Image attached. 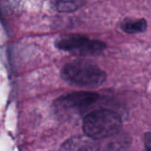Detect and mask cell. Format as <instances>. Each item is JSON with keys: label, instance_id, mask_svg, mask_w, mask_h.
Wrapping results in <instances>:
<instances>
[{"label": "cell", "instance_id": "cell-4", "mask_svg": "<svg viewBox=\"0 0 151 151\" xmlns=\"http://www.w3.org/2000/svg\"><path fill=\"white\" fill-rule=\"evenodd\" d=\"M99 98L98 94L94 92L80 91L68 94L60 97L57 102L58 109L82 111L95 104Z\"/></svg>", "mask_w": 151, "mask_h": 151}, {"label": "cell", "instance_id": "cell-3", "mask_svg": "<svg viewBox=\"0 0 151 151\" xmlns=\"http://www.w3.org/2000/svg\"><path fill=\"white\" fill-rule=\"evenodd\" d=\"M55 44L58 49L78 57L96 56L106 48L104 42L78 34L62 35L56 40Z\"/></svg>", "mask_w": 151, "mask_h": 151}, {"label": "cell", "instance_id": "cell-2", "mask_svg": "<svg viewBox=\"0 0 151 151\" xmlns=\"http://www.w3.org/2000/svg\"><path fill=\"white\" fill-rule=\"evenodd\" d=\"M122 124V119L118 113L110 110H98L84 118L82 128L87 136L94 140H101L119 134Z\"/></svg>", "mask_w": 151, "mask_h": 151}, {"label": "cell", "instance_id": "cell-7", "mask_svg": "<svg viewBox=\"0 0 151 151\" xmlns=\"http://www.w3.org/2000/svg\"><path fill=\"white\" fill-rule=\"evenodd\" d=\"M50 3L59 12H73L83 5L84 0H50Z\"/></svg>", "mask_w": 151, "mask_h": 151}, {"label": "cell", "instance_id": "cell-1", "mask_svg": "<svg viewBox=\"0 0 151 151\" xmlns=\"http://www.w3.org/2000/svg\"><path fill=\"white\" fill-rule=\"evenodd\" d=\"M62 78L68 83L83 88H98L107 79V74L96 64L87 60H75L66 64L61 71Z\"/></svg>", "mask_w": 151, "mask_h": 151}, {"label": "cell", "instance_id": "cell-8", "mask_svg": "<svg viewBox=\"0 0 151 151\" xmlns=\"http://www.w3.org/2000/svg\"><path fill=\"white\" fill-rule=\"evenodd\" d=\"M144 143L146 150H151V133H147L144 136Z\"/></svg>", "mask_w": 151, "mask_h": 151}, {"label": "cell", "instance_id": "cell-5", "mask_svg": "<svg viewBox=\"0 0 151 151\" xmlns=\"http://www.w3.org/2000/svg\"><path fill=\"white\" fill-rule=\"evenodd\" d=\"M96 140L86 137H73L67 140L61 147L64 150H98Z\"/></svg>", "mask_w": 151, "mask_h": 151}, {"label": "cell", "instance_id": "cell-6", "mask_svg": "<svg viewBox=\"0 0 151 151\" xmlns=\"http://www.w3.org/2000/svg\"><path fill=\"white\" fill-rule=\"evenodd\" d=\"M120 28L127 34L142 33L147 29V21L144 19H126L121 22Z\"/></svg>", "mask_w": 151, "mask_h": 151}]
</instances>
